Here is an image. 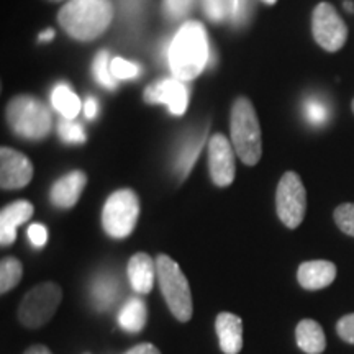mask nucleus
I'll return each instance as SVG.
<instances>
[{"label":"nucleus","instance_id":"39448f33","mask_svg":"<svg viewBox=\"0 0 354 354\" xmlns=\"http://www.w3.org/2000/svg\"><path fill=\"white\" fill-rule=\"evenodd\" d=\"M7 122L17 135L26 140H43L51 130V113L32 95H17L8 102Z\"/></svg>","mask_w":354,"mask_h":354},{"label":"nucleus","instance_id":"aec40b11","mask_svg":"<svg viewBox=\"0 0 354 354\" xmlns=\"http://www.w3.org/2000/svg\"><path fill=\"white\" fill-rule=\"evenodd\" d=\"M51 102L57 112L63 115L64 118H68V120H74L82 107L79 97L66 84H59V86L55 87L51 94Z\"/></svg>","mask_w":354,"mask_h":354},{"label":"nucleus","instance_id":"bb28decb","mask_svg":"<svg viewBox=\"0 0 354 354\" xmlns=\"http://www.w3.org/2000/svg\"><path fill=\"white\" fill-rule=\"evenodd\" d=\"M305 117H307V120L312 123V125L320 127L328 120L330 110L322 100L310 99L307 104H305Z\"/></svg>","mask_w":354,"mask_h":354},{"label":"nucleus","instance_id":"dca6fc26","mask_svg":"<svg viewBox=\"0 0 354 354\" xmlns=\"http://www.w3.org/2000/svg\"><path fill=\"white\" fill-rule=\"evenodd\" d=\"M220 349L225 354H240L243 349V322L232 312H221L215 320Z\"/></svg>","mask_w":354,"mask_h":354},{"label":"nucleus","instance_id":"5701e85b","mask_svg":"<svg viewBox=\"0 0 354 354\" xmlns=\"http://www.w3.org/2000/svg\"><path fill=\"white\" fill-rule=\"evenodd\" d=\"M203 138H205V136H203ZM203 138L202 136H198L197 140H194L192 143H189L187 146H185L184 151L180 153L179 162H177V171L180 172V177H183V179H185L189 174V171L192 169L194 162H196L198 153H201Z\"/></svg>","mask_w":354,"mask_h":354},{"label":"nucleus","instance_id":"f8f14e48","mask_svg":"<svg viewBox=\"0 0 354 354\" xmlns=\"http://www.w3.org/2000/svg\"><path fill=\"white\" fill-rule=\"evenodd\" d=\"M145 100L148 104H166L171 113L183 115L187 110L189 92L180 79H162L146 87Z\"/></svg>","mask_w":354,"mask_h":354},{"label":"nucleus","instance_id":"2f4dec72","mask_svg":"<svg viewBox=\"0 0 354 354\" xmlns=\"http://www.w3.org/2000/svg\"><path fill=\"white\" fill-rule=\"evenodd\" d=\"M28 238L33 246L43 248L48 243V230L41 223H33L28 228Z\"/></svg>","mask_w":354,"mask_h":354},{"label":"nucleus","instance_id":"ea45409f","mask_svg":"<svg viewBox=\"0 0 354 354\" xmlns=\"http://www.w3.org/2000/svg\"><path fill=\"white\" fill-rule=\"evenodd\" d=\"M353 112H354V100H353Z\"/></svg>","mask_w":354,"mask_h":354},{"label":"nucleus","instance_id":"7ed1b4c3","mask_svg":"<svg viewBox=\"0 0 354 354\" xmlns=\"http://www.w3.org/2000/svg\"><path fill=\"white\" fill-rule=\"evenodd\" d=\"M232 145L236 156L246 166H256L263 154V140H261V127L258 115L246 97H238L232 107Z\"/></svg>","mask_w":354,"mask_h":354},{"label":"nucleus","instance_id":"2eb2a0df","mask_svg":"<svg viewBox=\"0 0 354 354\" xmlns=\"http://www.w3.org/2000/svg\"><path fill=\"white\" fill-rule=\"evenodd\" d=\"M297 279L305 290L325 289L336 279V266L326 259L305 261L299 266Z\"/></svg>","mask_w":354,"mask_h":354},{"label":"nucleus","instance_id":"72a5a7b5","mask_svg":"<svg viewBox=\"0 0 354 354\" xmlns=\"http://www.w3.org/2000/svg\"><path fill=\"white\" fill-rule=\"evenodd\" d=\"M97 110H99V105H97L94 97H87L86 104H84V115H86L88 120H92L97 115Z\"/></svg>","mask_w":354,"mask_h":354},{"label":"nucleus","instance_id":"a878e982","mask_svg":"<svg viewBox=\"0 0 354 354\" xmlns=\"http://www.w3.org/2000/svg\"><path fill=\"white\" fill-rule=\"evenodd\" d=\"M333 216L338 228L354 238V203H343L336 207Z\"/></svg>","mask_w":354,"mask_h":354},{"label":"nucleus","instance_id":"412c9836","mask_svg":"<svg viewBox=\"0 0 354 354\" xmlns=\"http://www.w3.org/2000/svg\"><path fill=\"white\" fill-rule=\"evenodd\" d=\"M118 295V284L113 277L104 276L97 277L92 287V300H94L95 307L100 310H107L112 307L117 300Z\"/></svg>","mask_w":354,"mask_h":354},{"label":"nucleus","instance_id":"f3484780","mask_svg":"<svg viewBox=\"0 0 354 354\" xmlns=\"http://www.w3.org/2000/svg\"><path fill=\"white\" fill-rule=\"evenodd\" d=\"M158 277L156 261L146 253L133 254L128 261V279L130 284L138 294H149Z\"/></svg>","mask_w":354,"mask_h":354},{"label":"nucleus","instance_id":"6ab92c4d","mask_svg":"<svg viewBox=\"0 0 354 354\" xmlns=\"http://www.w3.org/2000/svg\"><path fill=\"white\" fill-rule=\"evenodd\" d=\"M146 320H148V308L141 299H130L123 305L118 322L122 328L128 333H140L143 331Z\"/></svg>","mask_w":354,"mask_h":354},{"label":"nucleus","instance_id":"b1692460","mask_svg":"<svg viewBox=\"0 0 354 354\" xmlns=\"http://www.w3.org/2000/svg\"><path fill=\"white\" fill-rule=\"evenodd\" d=\"M94 73L95 79L102 84V86L109 88H113L117 86V79L113 77L112 71H110V57L107 51H102L97 55L94 61Z\"/></svg>","mask_w":354,"mask_h":354},{"label":"nucleus","instance_id":"4be33fe9","mask_svg":"<svg viewBox=\"0 0 354 354\" xmlns=\"http://www.w3.org/2000/svg\"><path fill=\"white\" fill-rule=\"evenodd\" d=\"M24 266L17 258H3L0 263V292L7 294L20 284Z\"/></svg>","mask_w":354,"mask_h":354},{"label":"nucleus","instance_id":"c85d7f7f","mask_svg":"<svg viewBox=\"0 0 354 354\" xmlns=\"http://www.w3.org/2000/svg\"><path fill=\"white\" fill-rule=\"evenodd\" d=\"M110 71L115 79H133L140 74V66L125 61L123 57H113L110 61Z\"/></svg>","mask_w":354,"mask_h":354},{"label":"nucleus","instance_id":"393cba45","mask_svg":"<svg viewBox=\"0 0 354 354\" xmlns=\"http://www.w3.org/2000/svg\"><path fill=\"white\" fill-rule=\"evenodd\" d=\"M57 133H59L61 140H63L64 143L81 145L86 141V133H84L82 127L74 120H68V118H64V120L59 123Z\"/></svg>","mask_w":354,"mask_h":354},{"label":"nucleus","instance_id":"f03ea898","mask_svg":"<svg viewBox=\"0 0 354 354\" xmlns=\"http://www.w3.org/2000/svg\"><path fill=\"white\" fill-rule=\"evenodd\" d=\"M113 19L109 0H69L57 13V21L71 38L92 41L99 38Z\"/></svg>","mask_w":354,"mask_h":354},{"label":"nucleus","instance_id":"58836bf2","mask_svg":"<svg viewBox=\"0 0 354 354\" xmlns=\"http://www.w3.org/2000/svg\"><path fill=\"white\" fill-rule=\"evenodd\" d=\"M48 2H63V0H48Z\"/></svg>","mask_w":354,"mask_h":354},{"label":"nucleus","instance_id":"6e6552de","mask_svg":"<svg viewBox=\"0 0 354 354\" xmlns=\"http://www.w3.org/2000/svg\"><path fill=\"white\" fill-rule=\"evenodd\" d=\"M277 216L287 228L300 227L307 212V192L297 172H286L277 184L276 192Z\"/></svg>","mask_w":354,"mask_h":354},{"label":"nucleus","instance_id":"4468645a","mask_svg":"<svg viewBox=\"0 0 354 354\" xmlns=\"http://www.w3.org/2000/svg\"><path fill=\"white\" fill-rule=\"evenodd\" d=\"M87 176L82 171H71L68 174L57 179L50 190V198L53 205L59 209H71L81 197L82 190L86 189Z\"/></svg>","mask_w":354,"mask_h":354},{"label":"nucleus","instance_id":"a211bd4d","mask_svg":"<svg viewBox=\"0 0 354 354\" xmlns=\"http://www.w3.org/2000/svg\"><path fill=\"white\" fill-rule=\"evenodd\" d=\"M297 346L307 354H322L326 348V336L320 323L305 318L295 328Z\"/></svg>","mask_w":354,"mask_h":354},{"label":"nucleus","instance_id":"7c9ffc66","mask_svg":"<svg viewBox=\"0 0 354 354\" xmlns=\"http://www.w3.org/2000/svg\"><path fill=\"white\" fill-rule=\"evenodd\" d=\"M336 331L343 342L354 344V313H348V315L339 318L336 323Z\"/></svg>","mask_w":354,"mask_h":354},{"label":"nucleus","instance_id":"f704fd0d","mask_svg":"<svg viewBox=\"0 0 354 354\" xmlns=\"http://www.w3.org/2000/svg\"><path fill=\"white\" fill-rule=\"evenodd\" d=\"M24 354H53V353L46 346H43V344H35V346L26 349Z\"/></svg>","mask_w":354,"mask_h":354},{"label":"nucleus","instance_id":"1a4fd4ad","mask_svg":"<svg viewBox=\"0 0 354 354\" xmlns=\"http://www.w3.org/2000/svg\"><path fill=\"white\" fill-rule=\"evenodd\" d=\"M312 33L325 51L342 50L348 38V26L328 2L318 3L312 17Z\"/></svg>","mask_w":354,"mask_h":354},{"label":"nucleus","instance_id":"9b49d317","mask_svg":"<svg viewBox=\"0 0 354 354\" xmlns=\"http://www.w3.org/2000/svg\"><path fill=\"white\" fill-rule=\"evenodd\" d=\"M33 179V165L24 153L3 146L0 149V185L3 190L24 189Z\"/></svg>","mask_w":354,"mask_h":354},{"label":"nucleus","instance_id":"ddd939ff","mask_svg":"<svg viewBox=\"0 0 354 354\" xmlns=\"http://www.w3.org/2000/svg\"><path fill=\"white\" fill-rule=\"evenodd\" d=\"M35 207L28 201L8 203L0 212V243L2 246L12 245L17 240V228L33 216Z\"/></svg>","mask_w":354,"mask_h":354},{"label":"nucleus","instance_id":"f257e3e1","mask_svg":"<svg viewBox=\"0 0 354 354\" xmlns=\"http://www.w3.org/2000/svg\"><path fill=\"white\" fill-rule=\"evenodd\" d=\"M209 61V39L203 25L187 21L176 33L169 48V66L180 81H194L201 76Z\"/></svg>","mask_w":354,"mask_h":354},{"label":"nucleus","instance_id":"c9c22d12","mask_svg":"<svg viewBox=\"0 0 354 354\" xmlns=\"http://www.w3.org/2000/svg\"><path fill=\"white\" fill-rule=\"evenodd\" d=\"M53 38H55V32L53 30H46V32L39 35V41H51Z\"/></svg>","mask_w":354,"mask_h":354},{"label":"nucleus","instance_id":"423d86ee","mask_svg":"<svg viewBox=\"0 0 354 354\" xmlns=\"http://www.w3.org/2000/svg\"><path fill=\"white\" fill-rule=\"evenodd\" d=\"M63 300V289L55 282H41L25 294L19 307V322L30 330L41 328L55 317Z\"/></svg>","mask_w":354,"mask_h":354},{"label":"nucleus","instance_id":"0eeeda50","mask_svg":"<svg viewBox=\"0 0 354 354\" xmlns=\"http://www.w3.org/2000/svg\"><path fill=\"white\" fill-rule=\"evenodd\" d=\"M140 218V198L131 189H120L113 192L102 210V227L109 236H130Z\"/></svg>","mask_w":354,"mask_h":354},{"label":"nucleus","instance_id":"cd10ccee","mask_svg":"<svg viewBox=\"0 0 354 354\" xmlns=\"http://www.w3.org/2000/svg\"><path fill=\"white\" fill-rule=\"evenodd\" d=\"M202 2L207 17L214 21H221L232 13L233 0H202Z\"/></svg>","mask_w":354,"mask_h":354},{"label":"nucleus","instance_id":"473e14b6","mask_svg":"<svg viewBox=\"0 0 354 354\" xmlns=\"http://www.w3.org/2000/svg\"><path fill=\"white\" fill-rule=\"evenodd\" d=\"M125 354H161V351L151 343H141L138 346L131 348L130 351H127Z\"/></svg>","mask_w":354,"mask_h":354},{"label":"nucleus","instance_id":"c756f323","mask_svg":"<svg viewBox=\"0 0 354 354\" xmlns=\"http://www.w3.org/2000/svg\"><path fill=\"white\" fill-rule=\"evenodd\" d=\"M190 7H192V0H165L162 2V8L169 19H180L189 12Z\"/></svg>","mask_w":354,"mask_h":354},{"label":"nucleus","instance_id":"9d476101","mask_svg":"<svg viewBox=\"0 0 354 354\" xmlns=\"http://www.w3.org/2000/svg\"><path fill=\"white\" fill-rule=\"evenodd\" d=\"M234 148L228 138L216 133L209 141V169L216 187H228L234 180Z\"/></svg>","mask_w":354,"mask_h":354},{"label":"nucleus","instance_id":"4c0bfd02","mask_svg":"<svg viewBox=\"0 0 354 354\" xmlns=\"http://www.w3.org/2000/svg\"><path fill=\"white\" fill-rule=\"evenodd\" d=\"M264 2H266V3H269V6H272V3H276L277 0H264Z\"/></svg>","mask_w":354,"mask_h":354},{"label":"nucleus","instance_id":"20e7f679","mask_svg":"<svg viewBox=\"0 0 354 354\" xmlns=\"http://www.w3.org/2000/svg\"><path fill=\"white\" fill-rule=\"evenodd\" d=\"M156 269L161 294L171 313L176 320L189 322L194 313L192 292L180 266L167 254H159L156 258Z\"/></svg>","mask_w":354,"mask_h":354},{"label":"nucleus","instance_id":"e433bc0d","mask_svg":"<svg viewBox=\"0 0 354 354\" xmlns=\"http://www.w3.org/2000/svg\"><path fill=\"white\" fill-rule=\"evenodd\" d=\"M344 8H346V10H354V7H353V3L351 2H344Z\"/></svg>","mask_w":354,"mask_h":354}]
</instances>
